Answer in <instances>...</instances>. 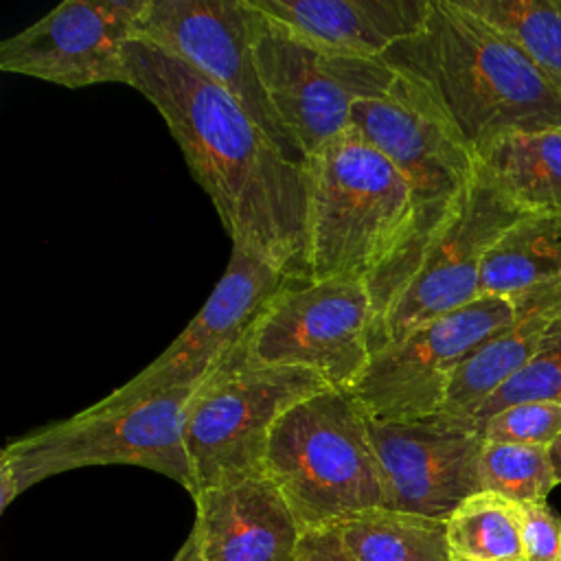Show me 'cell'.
Masks as SVG:
<instances>
[{
	"mask_svg": "<svg viewBox=\"0 0 561 561\" xmlns=\"http://www.w3.org/2000/svg\"><path fill=\"white\" fill-rule=\"evenodd\" d=\"M252 50L267 99L302 156L351 129L357 101L386 94L397 72L381 59L329 55L263 13L248 0Z\"/></svg>",
	"mask_w": 561,
	"mask_h": 561,
	"instance_id": "9c48e42d",
	"label": "cell"
},
{
	"mask_svg": "<svg viewBox=\"0 0 561 561\" xmlns=\"http://www.w3.org/2000/svg\"><path fill=\"white\" fill-rule=\"evenodd\" d=\"M478 162L524 213H561V127L506 134Z\"/></svg>",
	"mask_w": 561,
	"mask_h": 561,
	"instance_id": "d6986e66",
	"label": "cell"
},
{
	"mask_svg": "<svg viewBox=\"0 0 561 561\" xmlns=\"http://www.w3.org/2000/svg\"><path fill=\"white\" fill-rule=\"evenodd\" d=\"M351 127L392 160L405 175L414 199L408 239L394 259L366 283L377 322L405 285L425 245L465 197L478 171V156L432 96L399 75L386 94L355 103Z\"/></svg>",
	"mask_w": 561,
	"mask_h": 561,
	"instance_id": "3957f363",
	"label": "cell"
},
{
	"mask_svg": "<svg viewBox=\"0 0 561 561\" xmlns=\"http://www.w3.org/2000/svg\"><path fill=\"white\" fill-rule=\"evenodd\" d=\"M504 33L561 92V0H458Z\"/></svg>",
	"mask_w": 561,
	"mask_h": 561,
	"instance_id": "7402d4cb",
	"label": "cell"
},
{
	"mask_svg": "<svg viewBox=\"0 0 561 561\" xmlns=\"http://www.w3.org/2000/svg\"><path fill=\"white\" fill-rule=\"evenodd\" d=\"M515 318L513 300L480 296L375 351L368 368L348 392L373 421L440 414L456 368L489 337L511 327Z\"/></svg>",
	"mask_w": 561,
	"mask_h": 561,
	"instance_id": "30bf717a",
	"label": "cell"
},
{
	"mask_svg": "<svg viewBox=\"0 0 561 561\" xmlns=\"http://www.w3.org/2000/svg\"><path fill=\"white\" fill-rule=\"evenodd\" d=\"M331 388L320 375L294 366H265L232 357L191 397L184 445L193 493L263 473L274 423L291 405Z\"/></svg>",
	"mask_w": 561,
	"mask_h": 561,
	"instance_id": "52a82bcc",
	"label": "cell"
},
{
	"mask_svg": "<svg viewBox=\"0 0 561 561\" xmlns=\"http://www.w3.org/2000/svg\"><path fill=\"white\" fill-rule=\"evenodd\" d=\"M375 305L366 280H289L259 311L234 355L294 366L351 390L373 357Z\"/></svg>",
	"mask_w": 561,
	"mask_h": 561,
	"instance_id": "ba28073f",
	"label": "cell"
},
{
	"mask_svg": "<svg viewBox=\"0 0 561 561\" xmlns=\"http://www.w3.org/2000/svg\"><path fill=\"white\" fill-rule=\"evenodd\" d=\"M383 506L445 519L480 489L482 423L449 414L410 421L368 419Z\"/></svg>",
	"mask_w": 561,
	"mask_h": 561,
	"instance_id": "5bb4252c",
	"label": "cell"
},
{
	"mask_svg": "<svg viewBox=\"0 0 561 561\" xmlns=\"http://www.w3.org/2000/svg\"><path fill=\"white\" fill-rule=\"evenodd\" d=\"M561 283V213L522 215L489 250L480 296H519Z\"/></svg>",
	"mask_w": 561,
	"mask_h": 561,
	"instance_id": "ac0fdd59",
	"label": "cell"
},
{
	"mask_svg": "<svg viewBox=\"0 0 561 561\" xmlns=\"http://www.w3.org/2000/svg\"><path fill=\"white\" fill-rule=\"evenodd\" d=\"M484 440L550 447L561 434L559 401H524L482 421Z\"/></svg>",
	"mask_w": 561,
	"mask_h": 561,
	"instance_id": "d4e9b609",
	"label": "cell"
},
{
	"mask_svg": "<svg viewBox=\"0 0 561 561\" xmlns=\"http://www.w3.org/2000/svg\"><path fill=\"white\" fill-rule=\"evenodd\" d=\"M195 390H171L107 412L81 410L9 440L0 454V511L50 476L96 465L145 467L193 493L184 416Z\"/></svg>",
	"mask_w": 561,
	"mask_h": 561,
	"instance_id": "8992f818",
	"label": "cell"
},
{
	"mask_svg": "<svg viewBox=\"0 0 561 561\" xmlns=\"http://www.w3.org/2000/svg\"><path fill=\"white\" fill-rule=\"evenodd\" d=\"M125 64L127 85L162 114L232 245L289 280H311L309 164L287 158L239 101L173 53L134 37Z\"/></svg>",
	"mask_w": 561,
	"mask_h": 561,
	"instance_id": "6da1fadb",
	"label": "cell"
},
{
	"mask_svg": "<svg viewBox=\"0 0 561 561\" xmlns=\"http://www.w3.org/2000/svg\"><path fill=\"white\" fill-rule=\"evenodd\" d=\"M451 561H524L519 504L491 491L469 495L445 522Z\"/></svg>",
	"mask_w": 561,
	"mask_h": 561,
	"instance_id": "44dd1931",
	"label": "cell"
},
{
	"mask_svg": "<svg viewBox=\"0 0 561 561\" xmlns=\"http://www.w3.org/2000/svg\"><path fill=\"white\" fill-rule=\"evenodd\" d=\"M296 561H353V559L344 552L335 528H324V530L302 533Z\"/></svg>",
	"mask_w": 561,
	"mask_h": 561,
	"instance_id": "4316f807",
	"label": "cell"
},
{
	"mask_svg": "<svg viewBox=\"0 0 561 561\" xmlns=\"http://www.w3.org/2000/svg\"><path fill=\"white\" fill-rule=\"evenodd\" d=\"M263 473L302 533L335 528L383 506L368 414L348 390L324 388L280 414L270 432Z\"/></svg>",
	"mask_w": 561,
	"mask_h": 561,
	"instance_id": "5b68a950",
	"label": "cell"
},
{
	"mask_svg": "<svg viewBox=\"0 0 561 561\" xmlns=\"http://www.w3.org/2000/svg\"><path fill=\"white\" fill-rule=\"evenodd\" d=\"M524 561H561V519L546 500L522 502Z\"/></svg>",
	"mask_w": 561,
	"mask_h": 561,
	"instance_id": "484cf974",
	"label": "cell"
},
{
	"mask_svg": "<svg viewBox=\"0 0 561 561\" xmlns=\"http://www.w3.org/2000/svg\"><path fill=\"white\" fill-rule=\"evenodd\" d=\"M335 533L353 561H451L445 519L379 506L344 519Z\"/></svg>",
	"mask_w": 561,
	"mask_h": 561,
	"instance_id": "ffe728a7",
	"label": "cell"
},
{
	"mask_svg": "<svg viewBox=\"0 0 561 561\" xmlns=\"http://www.w3.org/2000/svg\"><path fill=\"white\" fill-rule=\"evenodd\" d=\"M289 278L256 254L232 245L228 267L186 329L138 375L83 408L107 412L171 390H195L237 351L267 300Z\"/></svg>",
	"mask_w": 561,
	"mask_h": 561,
	"instance_id": "7c38bea8",
	"label": "cell"
},
{
	"mask_svg": "<svg viewBox=\"0 0 561 561\" xmlns=\"http://www.w3.org/2000/svg\"><path fill=\"white\" fill-rule=\"evenodd\" d=\"M193 502L204 561H296L302 528L265 473L197 491Z\"/></svg>",
	"mask_w": 561,
	"mask_h": 561,
	"instance_id": "2e32d148",
	"label": "cell"
},
{
	"mask_svg": "<svg viewBox=\"0 0 561 561\" xmlns=\"http://www.w3.org/2000/svg\"><path fill=\"white\" fill-rule=\"evenodd\" d=\"M548 454H550V462H552V469H554L557 484H561V434H559L557 440L548 447Z\"/></svg>",
	"mask_w": 561,
	"mask_h": 561,
	"instance_id": "f1b7e54d",
	"label": "cell"
},
{
	"mask_svg": "<svg viewBox=\"0 0 561 561\" xmlns=\"http://www.w3.org/2000/svg\"><path fill=\"white\" fill-rule=\"evenodd\" d=\"M381 61L421 85L476 156L506 134L561 127V92L458 0H432L425 24Z\"/></svg>",
	"mask_w": 561,
	"mask_h": 561,
	"instance_id": "7a4b0ae2",
	"label": "cell"
},
{
	"mask_svg": "<svg viewBox=\"0 0 561 561\" xmlns=\"http://www.w3.org/2000/svg\"><path fill=\"white\" fill-rule=\"evenodd\" d=\"M311 280H370L414 221L405 175L353 127L309 158Z\"/></svg>",
	"mask_w": 561,
	"mask_h": 561,
	"instance_id": "277c9868",
	"label": "cell"
},
{
	"mask_svg": "<svg viewBox=\"0 0 561 561\" xmlns=\"http://www.w3.org/2000/svg\"><path fill=\"white\" fill-rule=\"evenodd\" d=\"M173 561H204L202 550H199V543H197V537L193 535V530H191V535L186 537V541L182 543V548L175 552V559H173Z\"/></svg>",
	"mask_w": 561,
	"mask_h": 561,
	"instance_id": "83f0119b",
	"label": "cell"
},
{
	"mask_svg": "<svg viewBox=\"0 0 561 561\" xmlns=\"http://www.w3.org/2000/svg\"><path fill=\"white\" fill-rule=\"evenodd\" d=\"M557 486L548 447L484 440L480 454V489L517 504L546 500Z\"/></svg>",
	"mask_w": 561,
	"mask_h": 561,
	"instance_id": "603a6c76",
	"label": "cell"
},
{
	"mask_svg": "<svg viewBox=\"0 0 561 561\" xmlns=\"http://www.w3.org/2000/svg\"><path fill=\"white\" fill-rule=\"evenodd\" d=\"M136 37L173 53L224 88L287 158L307 164L261 83L248 0H147Z\"/></svg>",
	"mask_w": 561,
	"mask_h": 561,
	"instance_id": "4fadbf2b",
	"label": "cell"
},
{
	"mask_svg": "<svg viewBox=\"0 0 561 561\" xmlns=\"http://www.w3.org/2000/svg\"><path fill=\"white\" fill-rule=\"evenodd\" d=\"M526 215L480 167L465 197L421 252L412 274L373 329V353L414 327L480 298L482 263L495 241Z\"/></svg>",
	"mask_w": 561,
	"mask_h": 561,
	"instance_id": "8fae6325",
	"label": "cell"
},
{
	"mask_svg": "<svg viewBox=\"0 0 561 561\" xmlns=\"http://www.w3.org/2000/svg\"><path fill=\"white\" fill-rule=\"evenodd\" d=\"M147 0H64L0 42V70L79 90L129 83L125 46Z\"/></svg>",
	"mask_w": 561,
	"mask_h": 561,
	"instance_id": "9a60e30c",
	"label": "cell"
},
{
	"mask_svg": "<svg viewBox=\"0 0 561 561\" xmlns=\"http://www.w3.org/2000/svg\"><path fill=\"white\" fill-rule=\"evenodd\" d=\"M524 401L561 403V318L548 327L535 355L524 368L489 397L471 419L482 423L495 412Z\"/></svg>",
	"mask_w": 561,
	"mask_h": 561,
	"instance_id": "cb8c5ba5",
	"label": "cell"
},
{
	"mask_svg": "<svg viewBox=\"0 0 561 561\" xmlns=\"http://www.w3.org/2000/svg\"><path fill=\"white\" fill-rule=\"evenodd\" d=\"M307 44L337 57L381 59L427 20L432 0H252Z\"/></svg>",
	"mask_w": 561,
	"mask_h": 561,
	"instance_id": "e0dca14e",
	"label": "cell"
}]
</instances>
